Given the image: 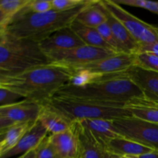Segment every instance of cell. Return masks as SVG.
I'll return each instance as SVG.
<instances>
[{
    "instance_id": "obj_1",
    "label": "cell",
    "mask_w": 158,
    "mask_h": 158,
    "mask_svg": "<svg viewBox=\"0 0 158 158\" xmlns=\"http://www.w3.org/2000/svg\"><path fill=\"white\" fill-rule=\"evenodd\" d=\"M73 72L60 65L47 63L13 74L5 87L19 94L23 99L43 105L69 83Z\"/></svg>"
},
{
    "instance_id": "obj_2",
    "label": "cell",
    "mask_w": 158,
    "mask_h": 158,
    "mask_svg": "<svg viewBox=\"0 0 158 158\" xmlns=\"http://www.w3.org/2000/svg\"><path fill=\"white\" fill-rule=\"evenodd\" d=\"M55 96L124 106L132 100L143 98L141 91L124 73L94 77L89 83L80 86L68 83Z\"/></svg>"
},
{
    "instance_id": "obj_3",
    "label": "cell",
    "mask_w": 158,
    "mask_h": 158,
    "mask_svg": "<svg viewBox=\"0 0 158 158\" xmlns=\"http://www.w3.org/2000/svg\"><path fill=\"white\" fill-rule=\"evenodd\" d=\"M88 3L72 10L59 12L52 9L43 13L31 12L26 6L11 18L6 26V32L15 38L40 43L54 32L69 27Z\"/></svg>"
},
{
    "instance_id": "obj_4",
    "label": "cell",
    "mask_w": 158,
    "mask_h": 158,
    "mask_svg": "<svg viewBox=\"0 0 158 158\" xmlns=\"http://www.w3.org/2000/svg\"><path fill=\"white\" fill-rule=\"evenodd\" d=\"M43 105H48L73 123L92 119L114 120L132 117L124 105L87 101L58 96H54Z\"/></svg>"
},
{
    "instance_id": "obj_5",
    "label": "cell",
    "mask_w": 158,
    "mask_h": 158,
    "mask_svg": "<svg viewBox=\"0 0 158 158\" xmlns=\"http://www.w3.org/2000/svg\"><path fill=\"white\" fill-rule=\"evenodd\" d=\"M47 63L49 60L36 42L6 34V40L0 44V69L16 74Z\"/></svg>"
},
{
    "instance_id": "obj_6",
    "label": "cell",
    "mask_w": 158,
    "mask_h": 158,
    "mask_svg": "<svg viewBox=\"0 0 158 158\" xmlns=\"http://www.w3.org/2000/svg\"><path fill=\"white\" fill-rule=\"evenodd\" d=\"M113 124L115 132L120 137L158 151V124L134 117L116 119Z\"/></svg>"
},
{
    "instance_id": "obj_7",
    "label": "cell",
    "mask_w": 158,
    "mask_h": 158,
    "mask_svg": "<svg viewBox=\"0 0 158 158\" xmlns=\"http://www.w3.org/2000/svg\"><path fill=\"white\" fill-rule=\"evenodd\" d=\"M104 7L111 12L131 34L140 45H148L158 42V27L145 23L130 13L114 0H101Z\"/></svg>"
},
{
    "instance_id": "obj_8",
    "label": "cell",
    "mask_w": 158,
    "mask_h": 158,
    "mask_svg": "<svg viewBox=\"0 0 158 158\" xmlns=\"http://www.w3.org/2000/svg\"><path fill=\"white\" fill-rule=\"evenodd\" d=\"M114 54L116 52L114 51L83 45L67 50L51 52L46 56L50 63L73 69Z\"/></svg>"
},
{
    "instance_id": "obj_9",
    "label": "cell",
    "mask_w": 158,
    "mask_h": 158,
    "mask_svg": "<svg viewBox=\"0 0 158 158\" xmlns=\"http://www.w3.org/2000/svg\"><path fill=\"white\" fill-rule=\"evenodd\" d=\"M135 54L116 53L102 60L77 66L71 69L75 71H83L95 77L114 75L124 73L134 66Z\"/></svg>"
},
{
    "instance_id": "obj_10",
    "label": "cell",
    "mask_w": 158,
    "mask_h": 158,
    "mask_svg": "<svg viewBox=\"0 0 158 158\" xmlns=\"http://www.w3.org/2000/svg\"><path fill=\"white\" fill-rule=\"evenodd\" d=\"M124 73L141 91L144 100L158 103V73L133 66Z\"/></svg>"
},
{
    "instance_id": "obj_11",
    "label": "cell",
    "mask_w": 158,
    "mask_h": 158,
    "mask_svg": "<svg viewBox=\"0 0 158 158\" xmlns=\"http://www.w3.org/2000/svg\"><path fill=\"white\" fill-rule=\"evenodd\" d=\"M39 43L41 50L46 55L58 51L67 50L85 45L73 31L70 26L54 32Z\"/></svg>"
},
{
    "instance_id": "obj_12",
    "label": "cell",
    "mask_w": 158,
    "mask_h": 158,
    "mask_svg": "<svg viewBox=\"0 0 158 158\" xmlns=\"http://www.w3.org/2000/svg\"><path fill=\"white\" fill-rule=\"evenodd\" d=\"M42 105L23 99L13 104L1 106V115L15 123H33L38 119Z\"/></svg>"
},
{
    "instance_id": "obj_13",
    "label": "cell",
    "mask_w": 158,
    "mask_h": 158,
    "mask_svg": "<svg viewBox=\"0 0 158 158\" xmlns=\"http://www.w3.org/2000/svg\"><path fill=\"white\" fill-rule=\"evenodd\" d=\"M73 127L78 139V158H103L106 151L89 129L80 121L74 122Z\"/></svg>"
},
{
    "instance_id": "obj_14",
    "label": "cell",
    "mask_w": 158,
    "mask_h": 158,
    "mask_svg": "<svg viewBox=\"0 0 158 158\" xmlns=\"http://www.w3.org/2000/svg\"><path fill=\"white\" fill-rule=\"evenodd\" d=\"M48 131L38 120L34 122L25 135L14 148L4 153L0 158H9L20 154H25L39 146L43 139L47 137Z\"/></svg>"
},
{
    "instance_id": "obj_15",
    "label": "cell",
    "mask_w": 158,
    "mask_h": 158,
    "mask_svg": "<svg viewBox=\"0 0 158 158\" xmlns=\"http://www.w3.org/2000/svg\"><path fill=\"white\" fill-rule=\"evenodd\" d=\"M105 12L106 15V23L110 27L120 52L123 53L135 54L138 50L140 44L134 40L126 27L106 8Z\"/></svg>"
},
{
    "instance_id": "obj_16",
    "label": "cell",
    "mask_w": 158,
    "mask_h": 158,
    "mask_svg": "<svg viewBox=\"0 0 158 158\" xmlns=\"http://www.w3.org/2000/svg\"><path fill=\"white\" fill-rule=\"evenodd\" d=\"M49 137L59 158H78V139L73 125L70 129L50 134Z\"/></svg>"
},
{
    "instance_id": "obj_17",
    "label": "cell",
    "mask_w": 158,
    "mask_h": 158,
    "mask_svg": "<svg viewBox=\"0 0 158 158\" xmlns=\"http://www.w3.org/2000/svg\"><path fill=\"white\" fill-rule=\"evenodd\" d=\"M37 120L51 134L67 131L73 125V122L48 105H42Z\"/></svg>"
},
{
    "instance_id": "obj_18",
    "label": "cell",
    "mask_w": 158,
    "mask_h": 158,
    "mask_svg": "<svg viewBox=\"0 0 158 158\" xmlns=\"http://www.w3.org/2000/svg\"><path fill=\"white\" fill-rule=\"evenodd\" d=\"M105 151L119 157H132L152 151L153 150L143 146L134 140L118 136L106 143Z\"/></svg>"
},
{
    "instance_id": "obj_19",
    "label": "cell",
    "mask_w": 158,
    "mask_h": 158,
    "mask_svg": "<svg viewBox=\"0 0 158 158\" xmlns=\"http://www.w3.org/2000/svg\"><path fill=\"white\" fill-rule=\"evenodd\" d=\"M75 21L93 28H97L106 22L105 8L101 0H90L78 14Z\"/></svg>"
},
{
    "instance_id": "obj_20",
    "label": "cell",
    "mask_w": 158,
    "mask_h": 158,
    "mask_svg": "<svg viewBox=\"0 0 158 158\" xmlns=\"http://www.w3.org/2000/svg\"><path fill=\"white\" fill-rule=\"evenodd\" d=\"M131 116L140 120L158 124V106L143 98L134 100L125 105Z\"/></svg>"
},
{
    "instance_id": "obj_21",
    "label": "cell",
    "mask_w": 158,
    "mask_h": 158,
    "mask_svg": "<svg viewBox=\"0 0 158 158\" xmlns=\"http://www.w3.org/2000/svg\"><path fill=\"white\" fill-rule=\"evenodd\" d=\"M80 122L89 129L94 137L101 143L103 148L109 140L119 136L114 131L113 120H111L92 119L81 120Z\"/></svg>"
},
{
    "instance_id": "obj_22",
    "label": "cell",
    "mask_w": 158,
    "mask_h": 158,
    "mask_svg": "<svg viewBox=\"0 0 158 158\" xmlns=\"http://www.w3.org/2000/svg\"><path fill=\"white\" fill-rule=\"evenodd\" d=\"M70 28L85 45L113 51L110 46L102 38L97 28L89 27L76 21L70 25Z\"/></svg>"
},
{
    "instance_id": "obj_23",
    "label": "cell",
    "mask_w": 158,
    "mask_h": 158,
    "mask_svg": "<svg viewBox=\"0 0 158 158\" xmlns=\"http://www.w3.org/2000/svg\"><path fill=\"white\" fill-rule=\"evenodd\" d=\"M33 123H17L11 127L6 131L3 141L0 143V156L14 148Z\"/></svg>"
},
{
    "instance_id": "obj_24",
    "label": "cell",
    "mask_w": 158,
    "mask_h": 158,
    "mask_svg": "<svg viewBox=\"0 0 158 158\" xmlns=\"http://www.w3.org/2000/svg\"><path fill=\"white\" fill-rule=\"evenodd\" d=\"M134 66L158 73V56L150 52H137L135 53Z\"/></svg>"
},
{
    "instance_id": "obj_25",
    "label": "cell",
    "mask_w": 158,
    "mask_h": 158,
    "mask_svg": "<svg viewBox=\"0 0 158 158\" xmlns=\"http://www.w3.org/2000/svg\"><path fill=\"white\" fill-rule=\"evenodd\" d=\"M29 0H0V9L10 18L24 9Z\"/></svg>"
},
{
    "instance_id": "obj_26",
    "label": "cell",
    "mask_w": 158,
    "mask_h": 158,
    "mask_svg": "<svg viewBox=\"0 0 158 158\" xmlns=\"http://www.w3.org/2000/svg\"><path fill=\"white\" fill-rule=\"evenodd\" d=\"M97 29L102 36V38L110 46V48L114 52H115L116 53H122L120 52V49L119 48V46L117 44V41H116L115 38H114V34H113L112 31H111L110 27L106 22H105L104 23L98 26Z\"/></svg>"
},
{
    "instance_id": "obj_27",
    "label": "cell",
    "mask_w": 158,
    "mask_h": 158,
    "mask_svg": "<svg viewBox=\"0 0 158 158\" xmlns=\"http://www.w3.org/2000/svg\"><path fill=\"white\" fill-rule=\"evenodd\" d=\"M36 158H59L49 136L45 137L36 148Z\"/></svg>"
},
{
    "instance_id": "obj_28",
    "label": "cell",
    "mask_w": 158,
    "mask_h": 158,
    "mask_svg": "<svg viewBox=\"0 0 158 158\" xmlns=\"http://www.w3.org/2000/svg\"><path fill=\"white\" fill-rule=\"evenodd\" d=\"M114 2L120 6L125 5V6L142 8L158 15V2L146 1V0H115Z\"/></svg>"
},
{
    "instance_id": "obj_29",
    "label": "cell",
    "mask_w": 158,
    "mask_h": 158,
    "mask_svg": "<svg viewBox=\"0 0 158 158\" xmlns=\"http://www.w3.org/2000/svg\"><path fill=\"white\" fill-rule=\"evenodd\" d=\"M89 2V0H52V6L53 10L65 12L76 9Z\"/></svg>"
},
{
    "instance_id": "obj_30",
    "label": "cell",
    "mask_w": 158,
    "mask_h": 158,
    "mask_svg": "<svg viewBox=\"0 0 158 158\" xmlns=\"http://www.w3.org/2000/svg\"><path fill=\"white\" fill-rule=\"evenodd\" d=\"M23 97L19 94L6 89V88L0 87V106H7V105L13 104L17 102L21 101Z\"/></svg>"
},
{
    "instance_id": "obj_31",
    "label": "cell",
    "mask_w": 158,
    "mask_h": 158,
    "mask_svg": "<svg viewBox=\"0 0 158 158\" xmlns=\"http://www.w3.org/2000/svg\"><path fill=\"white\" fill-rule=\"evenodd\" d=\"M27 8L32 12L43 13L52 10V0H29Z\"/></svg>"
},
{
    "instance_id": "obj_32",
    "label": "cell",
    "mask_w": 158,
    "mask_h": 158,
    "mask_svg": "<svg viewBox=\"0 0 158 158\" xmlns=\"http://www.w3.org/2000/svg\"><path fill=\"white\" fill-rule=\"evenodd\" d=\"M150 52L158 56V42L148 45H140L137 52ZM136 52V53H137Z\"/></svg>"
},
{
    "instance_id": "obj_33",
    "label": "cell",
    "mask_w": 158,
    "mask_h": 158,
    "mask_svg": "<svg viewBox=\"0 0 158 158\" xmlns=\"http://www.w3.org/2000/svg\"><path fill=\"white\" fill-rule=\"evenodd\" d=\"M12 75H13V73L0 69V87H5L9 83Z\"/></svg>"
},
{
    "instance_id": "obj_34",
    "label": "cell",
    "mask_w": 158,
    "mask_h": 158,
    "mask_svg": "<svg viewBox=\"0 0 158 158\" xmlns=\"http://www.w3.org/2000/svg\"><path fill=\"white\" fill-rule=\"evenodd\" d=\"M15 123H15L7 118H0V133L6 132Z\"/></svg>"
},
{
    "instance_id": "obj_35",
    "label": "cell",
    "mask_w": 158,
    "mask_h": 158,
    "mask_svg": "<svg viewBox=\"0 0 158 158\" xmlns=\"http://www.w3.org/2000/svg\"><path fill=\"white\" fill-rule=\"evenodd\" d=\"M129 158H158V151H152L150 152L145 153V154H140L137 156H132V157H127Z\"/></svg>"
},
{
    "instance_id": "obj_36",
    "label": "cell",
    "mask_w": 158,
    "mask_h": 158,
    "mask_svg": "<svg viewBox=\"0 0 158 158\" xmlns=\"http://www.w3.org/2000/svg\"><path fill=\"white\" fill-rule=\"evenodd\" d=\"M11 18L9 15H6L5 12L0 9V25H3V26H7L8 23L10 21Z\"/></svg>"
},
{
    "instance_id": "obj_37",
    "label": "cell",
    "mask_w": 158,
    "mask_h": 158,
    "mask_svg": "<svg viewBox=\"0 0 158 158\" xmlns=\"http://www.w3.org/2000/svg\"><path fill=\"white\" fill-rule=\"evenodd\" d=\"M20 158H36V148L23 154L20 156Z\"/></svg>"
},
{
    "instance_id": "obj_38",
    "label": "cell",
    "mask_w": 158,
    "mask_h": 158,
    "mask_svg": "<svg viewBox=\"0 0 158 158\" xmlns=\"http://www.w3.org/2000/svg\"><path fill=\"white\" fill-rule=\"evenodd\" d=\"M103 158H120V157L117 155H115V154H111V153H109V152H107V151H106Z\"/></svg>"
},
{
    "instance_id": "obj_39",
    "label": "cell",
    "mask_w": 158,
    "mask_h": 158,
    "mask_svg": "<svg viewBox=\"0 0 158 158\" xmlns=\"http://www.w3.org/2000/svg\"><path fill=\"white\" fill-rule=\"evenodd\" d=\"M6 26H3V25H0V35H2V34L6 33Z\"/></svg>"
},
{
    "instance_id": "obj_40",
    "label": "cell",
    "mask_w": 158,
    "mask_h": 158,
    "mask_svg": "<svg viewBox=\"0 0 158 158\" xmlns=\"http://www.w3.org/2000/svg\"><path fill=\"white\" fill-rule=\"evenodd\" d=\"M6 33L0 35V44H2V43L6 40Z\"/></svg>"
},
{
    "instance_id": "obj_41",
    "label": "cell",
    "mask_w": 158,
    "mask_h": 158,
    "mask_svg": "<svg viewBox=\"0 0 158 158\" xmlns=\"http://www.w3.org/2000/svg\"><path fill=\"white\" fill-rule=\"evenodd\" d=\"M6 132L0 133V143H1L3 141V140H4L5 136H6Z\"/></svg>"
},
{
    "instance_id": "obj_42",
    "label": "cell",
    "mask_w": 158,
    "mask_h": 158,
    "mask_svg": "<svg viewBox=\"0 0 158 158\" xmlns=\"http://www.w3.org/2000/svg\"><path fill=\"white\" fill-rule=\"evenodd\" d=\"M0 118H3V117H2L1 115V106H0Z\"/></svg>"
},
{
    "instance_id": "obj_43",
    "label": "cell",
    "mask_w": 158,
    "mask_h": 158,
    "mask_svg": "<svg viewBox=\"0 0 158 158\" xmlns=\"http://www.w3.org/2000/svg\"><path fill=\"white\" fill-rule=\"evenodd\" d=\"M120 158H129V157H120Z\"/></svg>"
},
{
    "instance_id": "obj_44",
    "label": "cell",
    "mask_w": 158,
    "mask_h": 158,
    "mask_svg": "<svg viewBox=\"0 0 158 158\" xmlns=\"http://www.w3.org/2000/svg\"><path fill=\"white\" fill-rule=\"evenodd\" d=\"M155 104H156V105H157V106H158V103H155Z\"/></svg>"
},
{
    "instance_id": "obj_45",
    "label": "cell",
    "mask_w": 158,
    "mask_h": 158,
    "mask_svg": "<svg viewBox=\"0 0 158 158\" xmlns=\"http://www.w3.org/2000/svg\"><path fill=\"white\" fill-rule=\"evenodd\" d=\"M18 158H20V157H18Z\"/></svg>"
},
{
    "instance_id": "obj_46",
    "label": "cell",
    "mask_w": 158,
    "mask_h": 158,
    "mask_svg": "<svg viewBox=\"0 0 158 158\" xmlns=\"http://www.w3.org/2000/svg\"></svg>"
}]
</instances>
